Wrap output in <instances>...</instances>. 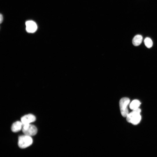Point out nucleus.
Here are the masks:
<instances>
[{"label":"nucleus","instance_id":"obj_11","mask_svg":"<svg viewBox=\"0 0 157 157\" xmlns=\"http://www.w3.org/2000/svg\"><path fill=\"white\" fill-rule=\"evenodd\" d=\"M3 16L1 14V15H0V23H1V24L3 22Z\"/></svg>","mask_w":157,"mask_h":157},{"label":"nucleus","instance_id":"obj_8","mask_svg":"<svg viewBox=\"0 0 157 157\" xmlns=\"http://www.w3.org/2000/svg\"><path fill=\"white\" fill-rule=\"evenodd\" d=\"M143 39V37L141 35H136L134 37L132 40V43L135 46H138L142 43Z\"/></svg>","mask_w":157,"mask_h":157},{"label":"nucleus","instance_id":"obj_10","mask_svg":"<svg viewBox=\"0 0 157 157\" xmlns=\"http://www.w3.org/2000/svg\"><path fill=\"white\" fill-rule=\"evenodd\" d=\"M144 43L145 46L148 48H150L153 46V42L151 39L149 37L145 38Z\"/></svg>","mask_w":157,"mask_h":157},{"label":"nucleus","instance_id":"obj_5","mask_svg":"<svg viewBox=\"0 0 157 157\" xmlns=\"http://www.w3.org/2000/svg\"><path fill=\"white\" fill-rule=\"evenodd\" d=\"M25 24L26 30L28 32L33 33L37 30V26L34 22L32 21H28L26 22Z\"/></svg>","mask_w":157,"mask_h":157},{"label":"nucleus","instance_id":"obj_3","mask_svg":"<svg viewBox=\"0 0 157 157\" xmlns=\"http://www.w3.org/2000/svg\"><path fill=\"white\" fill-rule=\"evenodd\" d=\"M130 100L127 98H123L121 99L119 102L120 109L122 115L124 117H126L129 113L128 106Z\"/></svg>","mask_w":157,"mask_h":157},{"label":"nucleus","instance_id":"obj_4","mask_svg":"<svg viewBox=\"0 0 157 157\" xmlns=\"http://www.w3.org/2000/svg\"><path fill=\"white\" fill-rule=\"evenodd\" d=\"M22 130L25 135L30 136L36 135L38 131L35 125L30 124H23Z\"/></svg>","mask_w":157,"mask_h":157},{"label":"nucleus","instance_id":"obj_9","mask_svg":"<svg viewBox=\"0 0 157 157\" xmlns=\"http://www.w3.org/2000/svg\"><path fill=\"white\" fill-rule=\"evenodd\" d=\"M141 103L139 101L137 100H135L131 103L129 107L132 110H135L139 108Z\"/></svg>","mask_w":157,"mask_h":157},{"label":"nucleus","instance_id":"obj_1","mask_svg":"<svg viewBox=\"0 0 157 157\" xmlns=\"http://www.w3.org/2000/svg\"><path fill=\"white\" fill-rule=\"evenodd\" d=\"M141 110L138 108L133 110V111L127 115V121L134 125L138 124L141 119V116L140 114Z\"/></svg>","mask_w":157,"mask_h":157},{"label":"nucleus","instance_id":"obj_6","mask_svg":"<svg viewBox=\"0 0 157 157\" xmlns=\"http://www.w3.org/2000/svg\"><path fill=\"white\" fill-rule=\"evenodd\" d=\"M36 117L33 115L30 114L25 115L21 118V122L23 124H30L34 122L36 120Z\"/></svg>","mask_w":157,"mask_h":157},{"label":"nucleus","instance_id":"obj_7","mask_svg":"<svg viewBox=\"0 0 157 157\" xmlns=\"http://www.w3.org/2000/svg\"><path fill=\"white\" fill-rule=\"evenodd\" d=\"M23 124L21 121H17L14 123L12 125L11 129L14 132H17L22 129Z\"/></svg>","mask_w":157,"mask_h":157},{"label":"nucleus","instance_id":"obj_2","mask_svg":"<svg viewBox=\"0 0 157 157\" xmlns=\"http://www.w3.org/2000/svg\"><path fill=\"white\" fill-rule=\"evenodd\" d=\"M33 142V139L31 136L25 135L19 137L18 144L20 148L24 149L30 146Z\"/></svg>","mask_w":157,"mask_h":157}]
</instances>
